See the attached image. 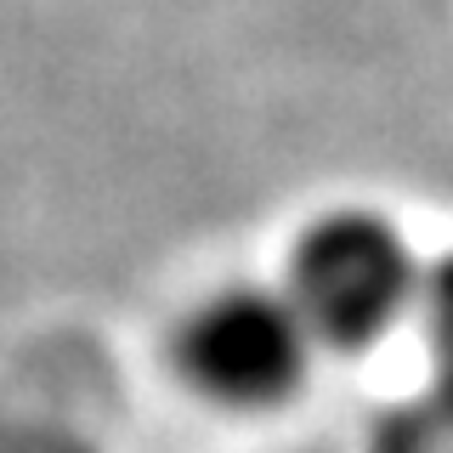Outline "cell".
<instances>
[{
	"mask_svg": "<svg viewBox=\"0 0 453 453\" xmlns=\"http://www.w3.org/2000/svg\"><path fill=\"white\" fill-rule=\"evenodd\" d=\"M419 261L408 238L374 210H334L311 221L289 261V306L311 340L363 346L414 306Z\"/></svg>",
	"mask_w": 453,
	"mask_h": 453,
	"instance_id": "1",
	"label": "cell"
},
{
	"mask_svg": "<svg viewBox=\"0 0 453 453\" xmlns=\"http://www.w3.org/2000/svg\"><path fill=\"white\" fill-rule=\"evenodd\" d=\"M306 346L311 334L301 311L289 306V295L261 289V283H238V289H221L216 301L193 311L188 334H181V363L210 396L238 408H261V403H278L301 380Z\"/></svg>",
	"mask_w": 453,
	"mask_h": 453,
	"instance_id": "2",
	"label": "cell"
},
{
	"mask_svg": "<svg viewBox=\"0 0 453 453\" xmlns=\"http://www.w3.org/2000/svg\"><path fill=\"white\" fill-rule=\"evenodd\" d=\"M414 306H419V318H425V340H431V363H436L431 386L453 391V255H442L436 266H425V273H419Z\"/></svg>",
	"mask_w": 453,
	"mask_h": 453,
	"instance_id": "3",
	"label": "cell"
}]
</instances>
